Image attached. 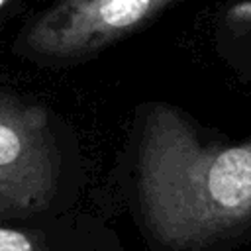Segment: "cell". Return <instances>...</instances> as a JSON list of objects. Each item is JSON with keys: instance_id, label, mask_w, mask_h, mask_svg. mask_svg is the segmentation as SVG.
Wrapping results in <instances>:
<instances>
[{"instance_id": "cell-1", "label": "cell", "mask_w": 251, "mask_h": 251, "mask_svg": "<svg viewBox=\"0 0 251 251\" xmlns=\"http://www.w3.org/2000/svg\"><path fill=\"white\" fill-rule=\"evenodd\" d=\"M137 173L143 216L167 247H198L251 222V143L206 141L171 106L145 116Z\"/></svg>"}, {"instance_id": "cell-2", "label": "cell", "mask_w": 251, "mask_h": 251, "mask_svg": "<svg viewBox=\"0 0 251 251\" xmlns=\"http://www.w3.org/2000/svg\"><path fill=\"white\" fill-rule=\"evenodd\" d=\"M182 0H55L20 37L27 55L78 61L147 25Z\"/></svg>"}, {"instance_id": "cell-3", "label": "cell", "mask_w": 251, "mask_h": 251, "mask_svg": "<svg viewBox=\"0 0 251 251\" xmlns=\"http://www.w3.org/2000/svg\"><path fill=\"white\" fill-rule=\"evenodd\" d=\"M59 155L41 106L0 92V220L45 210L57 190Z\"/></svg>"}, {"instance_id": "cell-4", "label": "cell", "mask_w": 251, "mask_h": 251, "mask_svg": "<svg viewBox=\"0 0 251 251\" xmlns=\"http://www.w3.org/2000/svg\"><path fill=\"white\" fill-rule=\"evenodd\" d=\"M218 29L227 39H237L251 47V0H231L224 6Z\"/></svg>"}, {"instance_id": "cell-5", "label": "cell", "mask_w": 251, "mask_h": 251, "mask_svg": "<svg viewBox=\"0 0 251 251\" xmlns=\"http://www.w3.org/2000/svg\"><path fill=\"white\" fill-rule=\"evenodd\" d=\"M0 251H41V247L31 235L0 226Z\"/></svg>"}, {"instance_id": "cell-6", "label": "cell", "mask_w": 251, "mask_h": 251, "mask_svg": "<svg viewBox=\"0 0 251 251\" xmlns=\"http://www.w3.org/2000/svg\"><path fill=\"white\" fill-rule=\"evenodd\" d=\"M8 2H10V0H0V8H2L4 4H8Z\"/></svg>"}]
</instances>
